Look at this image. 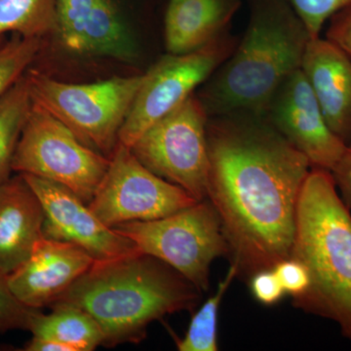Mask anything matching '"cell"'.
I'll use <instances>...</instances> for the list:
<instances>
[{
	"mask_svg": "<svg viewBox=\"0 0 351 351\" xmlns=\"http://www.w3.org/2000/svg\"><path fill=\"white\" fill-rule=\"evenodd\" d=\"M43 38H23L19 34L0 45V96L27 73L38 59Z\"/></svg>",
	"mask_w": 351,
	"mask_h": 351,
	"instance_id": "obj_22",
	"label": "cell"
},
{
	"mask_svg": "<svg viewBox=\"0 0 351 351\" xmlns=\"http://www.w3.org/2000/svg\"><path fill=\"white\" fill-rule=\"evenodd\" d=\"M27 351H73L69 346L54 339L32 336V339L25 346Z\"/></svg>",
	"mask_w": 351,
	"mask_h": 351,
	"instance_id": "obj_30",
	"label": "cell"
},
{
	"mask_svg": "<svg viewBox=\"0 0 351 351\" xmlns=\"http://www.w3.org/2000/svg\"><path fill=\"white\" fill-rule=\"evenodd\" d=\"M25 77L34 103L63 122L83 144L110 157L144 73L84 84L59 82L34 69H27Z\"/></svg>",
	"mask_w": 351,
	"mask_h": 351,
	"instance_id": "obj_5",
	"label": "cell"
},
{
	"mask_svg": "<svg viewBox=\"0 0 351 351\" xmlns=\"http://www.w3.org/2000/svg\"><path fill=\"white\" fill-rule=\"evenodd\" d=\"M95 258L77 245L41 237L31 256L7 276L14 295L29 308L51 306Z\"/></svg>",
	"mask_w": 351,
	"mask_h": 351,
	"instance_id": "obj_13",
	"label": "cell"
},
{
	"mask_svg": "<svg viewBox=\"0 0 351 351\" xmlns=\"http://www.w3.org/2000/svg\"><path fill=\"white\" fill-rule=\"evenodd\" d=\"M337 189L348 209L351 210V142L346 145L345 154L331 170Z\"/></svg>",
	"mask_w": 351,
	"mask_h": 351,
	"instance_id": "obj_29",
	"label": "cell"
},
{
	"mask_svg": "<svg viewBox=\"0 0 351 351\" xmlns=\"http://www.w3.org/2000/svg\"><path fill=\"white\" fill-rule=\"evenodd\" d=\"M3 36H0V45H1L2 43H3Z\"/></svg>",
	"mask_w": 351,
	"mask_h": 351,
	"instance_id": "obj_31",
	"label": "cell"
},
{
	"mask_svg": "<svg viewBox=\"0 0 351 351\" xmlns=\"http://www.w3.org/2000/svg\"><path fill=\"white\" fill-rule=\"evenodd\" d=\"M52 311L44 314L36 309L29 318L32 336L54 339L73 351H92L103 345V332L86 311L68 304H53Z\"/></svg>",
	"mask_w": 351,
	"mask_h": 351,
	"instance_id": "obj_17",
	"label": "cell"
},
{
	"mask_svg": "<svg viewBox=\"0 0 351 351\" xmlns=\"http://www.w3.org/2000/svg\"><path fill=\"white\" fill-rule=\"evenodd\" d=\"M32 105L25 73L0 96V186L10 179L14 154Z\"/></svg>",
	"mask_w": 351,
	"mask_h": 351,
	"instance_id": "obj_19",
	"label": "cell"
},
{
	"mask_svg": "<svg viewBox=\"0 0 351 351\" xmlns=\"http://www.w3.org/2000/svg\"><path fill=\"white\" fill-rule=\"evenodd\" d=\"M263 115L306 157L311 168L331 172L345 154L346 145L328 125L302 69L284 80Z\"/></svg>",
	"mask_w": 351,
	"mask_h": 351,
	"instance_id": "obj_11",
	"label": "cell"
},
{
	"mask_svg": "<svg viewBox=\"0 0 351 351\" xmlns=\"http://www.w3.org/2000/svg\"><path fill=\"white\" fill-rule=\"evenodd\" d=\"M207 142V199L219 215L230 265L249 280L290 258L311 163L260 113L209 117Z\"/></svg>",
	"mask_w": 351,
	"mask_h": 351,
	"instance_id": "obj_1",
	"label": "cell"
},
{
	"mask_svg": "<svg viewBox=\"0 0 351 351\" xmlns=\"http://www.w3.org/2000/svg\"><path fill=\"white\" fill-rule=\"evenodd\" d=\"M326 39L336 44L351 59V4L329 20Z\"/></svg>",
	"mask_w": 351,
	"mask_h": 351,
	"instance_id": "obj_28",
	"label": "cell"
},
{
	"mask_svg": "<svg viewBox=\"0 0 351 351\" xmlns=\"http://www.w3.org/2000/svg\"><path fill=\"white\" fill-rule=\"evenodd\" d=\"M237 277V270L230 265L225 278L219 283L216 292L198 309L184 338L177 339L180 351H218V318L219 306L230 284Z\"/></svg>",
	"mask_w": 351,
	"mask_h": 351,
	"instance_id": "obj_21",
	"label": "cell"
},
{
	"mask_svg": "<svg viewBox=\"0 0 351 351\" xmlns=\"http://www.w3.org/2000/svg\"><path fill=\"white\" fill-rule=\"evenodd\" d=\"M56 27V0H0V36L43 38Z\"/></svg>",
	"mask_w": 351,
	"mask_h": 351,
	"instance_id": "obj_20",
	"label": "cell"
},
{
	"mask_svg": "<svg viewBox=\"0 0 351 351\" xmlns=\"http://www.w3.org/2000/svg\"><path fill=\"white\" fill-rule=\"evenodd\" d=\"M331 130L351 142V59L320 36L307 43L301 66Z\"/></svg>",
	"mask_w": 351,
	"mask_h": 351,
	"instance_id": "obj_14",
	"label": "cell"
},
{
	"mask_svg": "<svg viewBox=\"0 0 351 351\" xmlns=\"http://www.w3.org/2000/svg\"><path fill=\"white\" fill-rule=\"evenodd\" d=\"M206 110L195 94L152 124L131 145L152 173L184 189L197 201L207 199L209 152Z\"/></svg>",
	"mask_w": 351,
	"mask_h": 351,
	"instance_id": "obj_8",
	"label": "cell"
},
{
	"mask_svg": "<svg viewBox=\"0 0 351 351\" xmlns=\"http://www.w3.org/2000/svg\"><path fill=\"white\" fill-rule=\"evenodd\" d=\"M290 257L311 279L293 306L334 321L351 341V214L330 171L311 168L302 186Z\"/></svg>",
	"mask_w": 351,
	"mask_h": 351,
	"instance_id": "obj_4",
	"label": "cell"
},
{
	"mask_svg": "<svg viewBox=\"0 0 351 351\" xmlns=\"http://www.w3.org/2000/svg\"><path fill=\"white\" fill-rule=\"evenodd\" d=\"M44 210L24 176L0 186V272L8 276L31 256L43 237Z\"/></svg>",
	"mask_w": 351,
	"mask_h": 351,
	"instance_id": "obj_15",
	"label": "cell"
},
{
	"mask_svg": "<svg viewBox=\"0 0 351 351\" xmlns=\"http://www.w3.org/2000/svg\"><path fill=\"white\" fill-rule=\"evenodd\" d=\"M201 291L167 263L135 251L95 261L57 302L89 313L103 332V346L138 343L147 327L168 314L197 306Z\"/></svg>",
	"mask_w": 351,
	"mask_h": 351,
	"instance_id": "obj_2",
	"label": "cell"
},
{
	"mask_svg": "<svg viewBox=\"0 0 351 351\" xmlns=\"http://www.w3.org/2000/svg\"><path fill=\"white\" fill-rule=\"evenodd\" d=\"M97 0H56L57 27L64 49L82 55L83 34Z\"/></svg>",
	"mask_w": 351,
	"mask_h": 351,
	"instance_id": "obj_23",
	"label": "cell"
},
{
	"mask_svg": "<svg viewBox=\"0 0 351 351\" xmlns=\"http://www.w3.org/2000/svg\"><path fill=\"white\" fill-rule=\"evenodd\" d=\"M34 308L25 306L14 295L7 276L0 272V335L12 330H29Z\"/></svg>",
	"mask_w": 351,
	"mask_h": 351,
	"instance_id": "obj_25",
	"label": "cell"
},
{
	"mask_svg": "<svg viewBox=\"0 0 351 351\" xmlns=\"http://www.w3.org/2000/svg\"><path fill=\"white\" fill-rule=\"evenodd\" d=\"M276 272L286 294L292 299L301 297L309 287L311 279L304 265L293 258L281 261L272 269Z\"/></svg>",
	"mask_w": 351,
	"mask_h": 351,
	"instance_id": "obj_26",
	"label": "cell"
},
{
	"mask_svg": "<svg viewBox=\"0 0 351 351\" xmlns=\"http://www.w3.org/2000/svg\"><path fill=\"white\" fill-rule=\"evenodd\" d=\"M311 39L287 0H257L243 38L198 97L208 117L263 114L284 80L301 69Z\"/></svg>",
	"mask_w": 351,
	"mask_h": 351,
	"instance_id": "obj_3",
	"label": "cell"
},
{
	"mask_svg": "<svg viewBox=\"0 0 351 351\" xmlns=\"http://www.w3.org/2000/svg\"><path fill=\"white\" fill-rule=\"evenodd\" d=\"M306 25L311 38L320 36L325 24L335 14L350 6L351 0H287Z\"/></svg>",
	"mask_w": 351,
	"mask_h": 351,
	"instance_id": "obj_24",
	"label": "cell"
},
{
	"mask_svg": "<svg viewBox=\"0 0 351 351\" xmlns=\"http://www.w3.org/2000/svg\"><path fill=\"white\" fill-rule=\"evenodd\" d=\"M94 197L88 203L104 225L163 218L198 202L179 186L152 173L130 147L119 143Z\"/></svg>",
	"mask_w": 351,
	"mask_h": 351,
	"instance_id": "obj_10",
	"label": "cell"
},
{
	"mask_svg": "<svg viewBox=\"0 0 351 351\" xmlns=\"http://www.w3.org/2000/svg\"><path fill=\"white\" fill-rule=\"evenodd\" d=\"M252 295L265 306H274L283 299L285 291L274 269H263L256 272L249 279Z\"/></svg>",
	"mask_w": 351,
	"mask_h": 351,
	"instance_id": "obj_27",
	"label": "cell"
},
{
	"mask_svg": "<svg viewBox=\"0 0 351 351\" xmlns=\"http://www.w3.org/2000/svg\"><path fill=\"white\" fill-rule=\"evenodd\" d=\"M110 163V157L83 144L63 122L32 101L14 154L13 171L63 184L88 204Z\"/></svg>",
	"mask_w": 351,
	"mask_h": 351,
	"instance_id": "obj_7",
	"label": "cell"
},
{
	"mask_svg": "<svg viewBox=\"0 0 351 351\" xmlns=\"http://www.w3.org/2000/svg\"><path fill=\"white\" fill-rule=\"evenodd\" d=\"M240 0H170L164 22L166 50L188 54L226 31Z\"/></svg>",
	"mask_w": 351,
	"mask_h": 351,
	"instance_id": "obj_16",
	"label": "cell"
},
{
	"mask_svg": "<svg viewBox=\"0 0 351 351\" xmlns=\"http://www.w3.org/2000/svg\"><path fill=\"white\" fill-rule=\"evenodd\" d=\"M237 44L226 31L200 49L182 55L168 53L161 58L144 73L120 130L119 142L131 147L152 124L188 100L230 56Z\"/></svg>",
	"mask_w": 351,
	"mask_h": 351,
	"instance_id": "obj_9",
	"label": "cell"
},
{
	"mask_svg": "<svg viewBox=\"0 0 351 351\" xmlns=\"http://www.w3.org/2000/svg\"><path fill=\"white\" fill-rule=\"evenodd\" d=\"M136 48L112 0H97L83 34L82 55L130 62Z\"/></svg>",
	"mask_w": 351,
	"mask_h": 351,
	"instance_id": "obj_18",
	"label": "cell"
},
{
	"mask_svg": "<svg viewBox=\"0 0 351 351\" xmlns=\"http://www.w3.org/2000/svg\"><path fill=\"white\" fill-rule=\"evenodd\" d=\"M138 250L167 263L201 292L210 285V269L228 248L219 215L208 199L163 218L113 226Z\"/></svg>",
	"mask_w": 351,
	"mask_h": 351,
	"instance_id": "obj_6",
	"label": "cell"
},
{
	"mask_svg": "<svg viewBox=\"0 0 351 351\" xmlns=\"http://www.w3.org/2000/svg\"><path fill=\"white\" fill-rule=\"evenodd\" d=\"M22 175L43 204V233L46 239L77 245L96 261L138 251L132 240L104 225L87 203L66 186L36 176Z\"/></svg>",
	"mask_w": 351,
	"mask_h": 351,
	"instance_id": "obj_12",
	"label": "cell"
}]
</instances>
